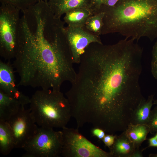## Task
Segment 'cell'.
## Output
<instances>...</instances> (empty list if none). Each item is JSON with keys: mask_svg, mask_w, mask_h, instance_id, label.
Wrapping results in <instances>:
<instances>
[{"mask_svg": "<svg viewBox=\"0 0 157 157\" xmlns=\"http://www.w3.org/2000/svg\"><path fill=\"white\" fill-rule=\"evenodd\" d=\"M21 107L17 99L0 90V120L7 121Z\"/></svg>", "mask_w": 157, "mask_h": 157, "instance_id": "cell-13", "label": "cell"}, {"mask_svg": "<svg viewBox=\"0 0 157 157\" xmlns=\"http://www.w3.org/2000/svg\"><path fill=\"white\" fill-rule=\"evenodd\" d=\"M30 104L31 115L40 127L63 129L72 117L70 103L60 90H38L31 98Z\"/></svg>", "mask_w": 157, "mask_h": 157, "instance_id": "cell-4", "label": "cell"}, {"mask_svg": "<svg viewBox=\"0 0 157 157\" xmlns=\"http://www.w3.org/2000/svg\"><path fill=\"white\" fill-rule=\"evenodd\" d=\"M125 131L129 139L133 143L135 148H140L142 144L140 142L135 125H130Z\"/></svg>", "mask_w": 157, "mask_h": 157, "instance_id": "cell-19", "label": "cell"}, {"mask_svg": "<svg viewBox=\"0 0 157 157\" xmlns=\"http://www.w3.org/2000/svg\"><path fill=\"white\" fill-rule=\"evenodd\" d=\"M14 148V139L9 124L7 121L0 120V153L7 155Z\"/></svg>", "mask_w": 157, "mask_h": 157, "instance_id": "cell-16", "label": "cell"}, {"mask_svg": "<svg viewBox=\"0 0 157 157\" xmlns=\"http://www.w3.org/2000/svg\"><path fill=\"white\" fill-rule=\"evenodd\" d=\"M63 143L61 155L64 157H113L95 145L75 129L63 128Z\"/></svg>", "mask_w": 157, "mask_h": 157, "instance_id": "cell-7", "label": "cell"}, {"mask_svg": "<svg viewBox=\"0 0 157 157\" xmlns=\"http://www.w3.org/2000/svg\"><path fill=\"white\" fill-rule=\"evenodd\" d=\"M0 90L17 99L22 106L29 104L30 98L17 89L14 68L9 62L0 60Z\"/></svg>", "mask_w": 157, "mask_h": 157, "instance_id": "cell-10", "label": "cell"}, {"mask_svg": "<svg viewBox=\"0 0 157 157\" xmlns=\"http://www.w3.org/2000/svg\"><path fill=\"white\" fill-rule=\"evenodd\" d=\"M149 157H157V154H151L149 155Z\"/></svg>", "mask_w": 157, "mask_h": 157, "instance_id": "cell-29", "label": "cell"}, {"mask_svg": "<svg viewBox=\"0 0 157 157\" xmlns=\"http://www.w3.org/2000/svg\"><path fill=\"white\" fill-rule=\"evenodd\" d=\"M149 129V133L154 134L157 133V105L151 110L149 119L147 124Z\"/></svg>", "mask_w": 157, "mask_h": 157, "instance_id": "cell-20", "label": "cell"}, {"mask_svg": "<svg viewBox=\"0 0 157 157\" xmlns=\"http://www.w3.org/2000/svg\"><path fill=\"white\" fill-rule=\"evenodd\" d=\"M126 38L116 44L92 43L82 55L78 72L65 95L72 117L108 133L126 130L143 99L139 79L143 49Z\"/></svg>", "mask_w": 157, "mask_h": 157, "instance_id": "cell-1", "label": "cell"}, {"mask_svg": "<svg viewBox=\"0 0 157 157\" xmlns=\"http://www.w3.org/2000/svg\"><path fill=\"white\" fill-rule=\"evenodd\" d=\"M135 149L125 131L116 135L114 144L109 148L113 157H130Z\"/></svg>", "mask_w": 157, "mask_h": 157, "instance_id": "cell-12", "label": "cell"}, {"mask_svg": "<svg viewBox=\"0 0 157 157\" xmlns=\"http://www.w3.org/2000/svg\"><path fill=\"white\" fill-rule=\"evenodd\" d=\"M140 143H142L147 139V137L149 133V129L147 124L134 125Z\"/></svg>", "mask_w": 157, "mask_h": 157, "instance_id": "cell-21", "label": "cell"}, {"mask_svg": "<svg viewBox=\"0 0 157 157\" xmlns=\"http://www.w3.org/2000/svg\"><path fill=\"white\" fill-rule=\"evenodd\" d=\"M142 150H140V148H135L134 151L130 157H143Z\"/></svg>", "mask_w": 157, "mask_h": 157, "instance_id": "cell-27", "label": "cell"}, {"mask_svg": "<svg viewBox=\"0 0 157 157\" xmlns=\"http://www.w3.org/2000/svg\"><path fill=\"white\" fill-rule=\"evenodd\" d=\"M20 11L11 5L1 3L0 55L8 61L14 59L17 51Z\"/></svg>", "mask_w": 157, "mask_h": 157, "instance_id": "cell-5", "label": "cell"}, {"mask_svg": "<svg viewBox=\"0 0 157 157\" xmlns=\"http://www.w3.org/2000/svg\"><path fill=\"white\" fill-rule=\"evenodd\" d=\"M156 140H157V133H156L155 135L154 136Z\"/></svg>", "mask_w": 157, "mask_h": 157, "instance_id": "cell-31", "label": "cell"}, {"mask_svg": "<svg viewBox=\"0 0 157 157\" xmlns=\"http://www.w3.org/2000/svg\"><path fill=\"white\" fill-rule=\"evenodd\" d=\"M63 143L62 131L41 126L23 149L24 157H58L61 155Z\"/></svg>", "mask_w": 157, "mask_h": 157, "instance_id": "cell-6", "label": "cell"}, {"mask_svg": "<svg viewBox=\"0 0 157 157\" xmlns=\"http://www.w3.org/2000/svg\"><path fill=\"white\" fill-rule=\"evenodd\" d=\"M153 104V105H157V99L154 100Z\"/></svg>", "mask_w": 157, "mask_h": 157, "instance_id": "cell-30", "label": "cell"}, {"mask_svg": "<svg viewBox=\"0 0 157 157\" xmlns=\"http://www.w3.org/2000/svg\"><path fill=\"white\" fill-rule=\"evenodd\" d=\"M154 94L142 100L132 114L131 124H147L150 118L151 108L153 105Z\"/></svg>", "mask_w": 157, "mask_h": 157, "instance_id": "cell-14", "label": "cell"}, {"mask_svg": "<svg viewBox=\"0 0 157 157\" xmlns=\"http://www.w3.org/2000/svg\"><path fill=\"white\" fill-rule=\"evenodd\" d=\"M101 8L104 13L101 35L118 33L137 41L157 38V0H119L113 6Z\"/></svg>", "mask_w": 157, "mask_h": 157, "instance_id": "cell-3", "label": "cell"}, {"mask_svg": "<svg viewBox=\"0 0 157 157\" xmlns=\"http://www.w3.org/2000/svg\"><path fill=\"white\" fill-rule=\"evenodd\" d=\"M13 66L19 86L60 90L76 75L65 34L64 21L48 4L39 1L22 12Z\"/></svg>", "mask_w": 157, "mask_h": 157, "instance_id": "cell-2", "label": "cell"}, {"mask_svg": "<svg viewBox=\"0 0 157 157\" xmlns=\"http://www.w3.org/2000/svg\"><path fill=\"white\" fill-rule=\"evenodd\" d=\"M92 135L97 137L99 140H102L106 134L105 131L102 129L97 127H94L91 130Z\"/></svg>", "mask_w": 157, "mask_h": 157, "instance_id": "cell-25", "label": "cell"}, {"mask_svg": "<svg viewBox=\"0 0 157 157\" xmlns=\"http://www.w3.org/2000/svg\"><path fill=\"white\" fill-rule=\"evenodd\" d=\"M106 0H92L91 5L89 8L94 14L98 11L101 6L103 5Z\"/></svg>", "mask_w": 157, "mask_h": 157, "instance_id": "cell-24", "label": "cell"}, {"mask_svg": "<svg viewBox=\"0 0 157 157\" xmlns=\"http://www.w3.org/2000/svg\"><path fill=\"white\" fill-rule=\"evenodd\" d=\"M92 0H47V3L56 17L60 18L68 11L76 8H89Z\"/></svg>", "mask_w": 157, "mask_h": 157, "instance_id": "cell-11", "label": "cell"}, {"mask_svg": "<svg viewBox=\"0 0 157 157\" xmlns=\"http://www.w3.org/2000/svg\"><path fill=\"white\" fill-rule=\"evenodd\" d=\"M64 30L74 64H79L81 56L91 44H102L100 36L93 35L83 27H64Z\"/></svg>", "mask_w": 157, "mask_h": 157, "instance_id": "cell-9", "label": "cell"}, {"mask_svg": "<svg viewBox=\"0 0 157 157\" xmlns=\"http://www.w3.org/2000/svg\"><path fill=\"white\" fill-rule=\"evenodd\" d=\"M119 0H106L103 6L108 7H113L115 6Z\"/></svg>", "mask_w": 157, "mask_h": 157, "instance_id": "cell-28", "label": "cell"}, {"mask_svg": "<svg viewBox=\"0 0 157 157\" xmlns=\"http://www.w3.org/2000/svg\"><path fill=\"white\" fill-rule=\"evenodd\" d=\"M93 14L89 8L74 9L65 13L64 21L71 27H83L88 19Z\"/></svg>", "mask_w": 157, "mask_h": 157, "instance_id": "cell-15", "label": "cell"}, {"mask_svg": "<svg viewBox=\"0 0 157 157\" xmlns=\"http://www.w3.org/2000/svg\"><path fill=\"white\" fill-rule=\"evenodd\" d=\"M14 137L15 148H23L38 129L29 108L21 107L18 112L7 121Z\"/></svg>", "mask_w": 157, "mask_h": 157, "instance_id": "cell-8", "label": "cell"}, {"mask_svg": "<svg viewBox=\"0 0 157 157\" xmlns=\"http://www.w3.org/2000/svg\"><path fill=\"white\" fill-rule=\"evenodd\" d=\"M39 0H0L1 3L9 4L19 9L21 11L36 3Z\"/></svg>", "mask_w": 157, "mask_h": 157, "instance_id": "cell-18", "label": "cell"}, {"mask_svg": "<svg viewBox=\"0 0 157 157\" xmlns=\"http://www.w3.org/2000/svg\"><path fill=\"white\" fill-rule=\"evenodd\" d=\"M153 46L151 62V72L153 76L157 80V38Z\"/></svg>", "mask_w": 157, "mask_h": 157, "instance_id": "cell-22", "label": "cell"}, {"mask_svg": "<svg viewBox=\"0 0 157 157\" xmlns=\"http://www.w3.org/2000/svg\"><path fill=\"white\" fill-rule=\"evenodd\" d=\"M104 13L101 9L90 17L84 26L85 29L92 34L97 36L101 35L103 26V18Z\"/></svg>", "mask_w": 157, "mask_h": 157, "instance_id": "cell-17", "label": "cell"}, {"mask_svg": "<svg viewBox=\"0 0 157 157\" xmlns=\"http://www.w3.org/2000/svg\"><path fill=\"white\" fill-rule=\"evenodd\" d=\"M44 1H45L46 2H47V0H44Z\"/></svg>", "mask_w": 157, "mask_h": 157, "instance_id": "cell-32", "label": "cell"}, {"mask_svg": "<svg viewBox=\"0 0 157 157\" xmlns=\"http://www.w3.org/2000/svg\"><path fill=\"white\" fill-rule=\"evenodd\" d=\"M148 139V140L149 145L147 147H146L144 149H142L143 151L144 149L150 147H157V140H156L154 136Z\"/></svg>", "mask_w": 157, "mask_h": 157, "instance_id": "cell-26", "label": "cell"}, {"mask_svg": "<svg viewBox=\"0 0 157 157\" xmlns=\"http://www.w3.org/2000/svg\"><path fill=\"white\" fill-rule=\"evenodd\" d=\"M116 135L112 134H106L102 141L106 146L109 148L114 144Z\"/></svg>", "mask_w": 157, "mask_h": 157, "instance_id": "cell-23", "label": "cell"}]
</instances>
